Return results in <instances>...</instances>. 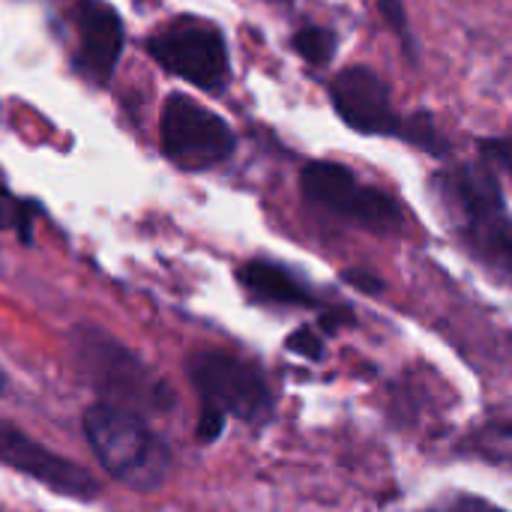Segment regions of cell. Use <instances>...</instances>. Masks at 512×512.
<instances>
[{"label": "cell", "mask_w": 512, "mask_h": 512, "mask_svg": "<svg viewBox=\"0 0 512 512\" xmlns=\"http://www.w3.org/2000/svg\"><path fill=\"white\" fill-rule=\"evenodd\" d=\"M285 345H288V351H294V354H300V357H306V360H321V357H324V342H321V336H318L315 330H309V327L291 333Z\"/></svg>", "instance_id": "14"}, {"label": "cell", "mask_w": 512, "mask_h": 512, "mask_svg": "<svg viewBox=\"0 0 512 512\" xmlns=\"http://www.w3.org/2000/svg\"><path fill=\"white\" fill-rule=\"evenodd\" d=\"M78 24V54L75 66L90 78L105 84L120 60L123 51V21L114 6L102 0H81L75 9Z\"/></svg>", "instance_id": "10"}, {"label": "cell", "mask_w": 512, "mask_h": 512, "mask_svg": "<svg viewBox=\"0 0 512 512\" xmlns=\"http://www.w3.org/2000/svg\"><path fill=\"white\" fill-rule=\"evenodd\" d=\"M225 417L228 414H222L219 408L204 405L201 408V423H198V438L201 441H216L222 435V429H225Z\"/></svg>", "instance_id": "17"}, {"label": "cell", "mask_w": 512, "mask_h": 512, "mask_svg": "<svg viewBox=\"0 0 512 512\" xmlns=\"http://www.w3.org/2000/svg\"><path fill=\"white\" fill-rule=\"evenodd\" d=\"M345 279H348L351 285H357L360 291H378V288H381V282H378V279H369L366 273H345Z\"/></svg>", "instance_id": "19"}, {"label": "cell", "mask_w": 512, "mask_h": 512, "mask_svg": "<svg viewBox=\"0 0 512 512\" xmlns=\"http://www.w3.org/2000/svg\"><path fill=\"white\" fill-rule=\"evenodd\" d=\"M69 342L78 375L102 396V402L129 408L135 414H165L177 405L171 387L111 333L81 324L72 330Z\"/></svg>", "instance_id": "2"}, {"label": "cell", "mask_w": 512, "mask_h": 512, "mask_svg": "<svg viewBox=\"0 0 512 512\" xmlns=\"http://www.w3.org/2000/svg\"><path fill=\"white\" fill-rule=\"evenodd\" d=\"M306 198L366 231L387 234L402 225V207L381 189L366 186L357 174L336 162H309L300 174Z\"/></svg>", "instance_id": "6"}, {"label": "cell", "mask_w": 512, "mask_h": 512, "mask_svg": "<svg viewBox=\"0 0 512 512\" xmlns=\"http://www.w3.org/2000/svg\"><path fill=\"white\" fill-rule=\"evenodd\" d=\"M330 96L339 117L363 135H402L405 129V117H399L390 102V87L366 66L339 72L330 84Z\"/></svg>", "instance_id": "8"}, {"label": "cell", "mask_w": 512, "mask_h": 512, "mask_svg": "<svg viewBox=\"0 0 512 512\" xmlns=\"http://www.w3.org/2000/svg\"><path fill=\"white\" fill-rule=\"evenodd\" d=\"M189 381L201 393V402L210 408H219L222 414H231L249 426H261L273 414V393L264 381V375L225 351H195L186 360Z\"/></svg>", "instance_id": "4"}, {"label": "cell", "mask_w": 512, "mask_h": 512, "mask_svg": "<svg viewBox=\"0 0 512 512\" xmlns=\"http://www.w3.org/2000/svg\"><path fill=\"white\" fill-rule=\"evenodd\" d=\"M84 438L99 465L132 492H156L168 480L171 453L141 414L96 402L84 414Z\"/></svg>", "instance_id": "3"}, {"label": "cell", "mask_w": 512, "mask_h": 512, "mask_svg": "<svg viewBox=\"0 0 512 512\" xmlns=\"http://www.w3.org/2000/svg\"><path fill=\"white\" fill-rule=\"evenodd\" d=\"M0 462L48 486L57 495H69L78 501H93L99 495V483L81 465L45 450L42 444H36L12 426H0Z\"/></svg>", "instance_id": "9"}, {"label": "cell", "mask_w": 512, "mask_h": 512, "mask_svg": "<svg viewBox=\"0 0 512 512\" xmlns=\"http://www.w3.org/2000/svg\"><path fill=\"white\" fill-rule=\"evenodd\" d=\"M429 512H507V510H501V507H495V504H489V501H483V498L456 495V498H450V501H444V504L432 507Z\"/></svg>", "instance_id": "16"}, {"label": "cell", "mask_w": 512, "mask_h": 512, "mask_svg": "<svg viewBox=\"0 0 512 512\" xmlns=\"http://www.w3.org/2000/svg\"><path fill=\"white\" fill-rule=\"evenodd\" d=\"M237 276L255 300L276 303V306H312L315 303L309 288L291 270L273 261H249L246 267H240Z\"/></svg>", "instance_id": "11"}, {"label": "cell", "mask_w": 512, "mask_h": 512, "mask_svg": "<svg viewBox=\"0 0 512 512\" xmlns=\"http://www.w3.org/2000/svg\"><path fill=\"white\" fill-rule=\"evenodd\" d=\"M465 246L512 282V216L504 207L492 165H456L432 180Z\"/></svg>", "instance_id": "1"}, {"label": "cell", "mask_w": 512, "mask_h": 512, "mask_svg": "<svg viewBox=\"0 0 512 512\" xmlns=\"http://www.w3.org/2000/svg\"><path fill=\"white\" fill-rule=\"evenodd\" d=\"M147 51L162 69L201 90L216 93L228 81L225 36L210 21L177 18L147 39Z\"/></svg>", "instance_id": "5"}, {"label": "cell", "mask_w": 512, "mask_h": 512, "mask_svg": "<svg viewBox=\"0 0 512 512\" xmlns=\"http://www.w3.org/2000/svg\"><path fill=\"white\" fill-rule=\"evenodd\" d=\"M381 12L387 15L390 27L405 33V9H402V0H381Z\"/></svg>", "instance_id": "18"}, {"label": "cell", "mask_w": 512, "mask_h": 512, "mask_svg": "<svg viewBox=\"0 0 512 512\" xmlns=\"http://www.w3.org/2000/svg\"><path fill=\"white\" fill-rule=\"evenodd\" d=\"M162 153L183 171H204L234 153L228 123L186 93H171L159 120Z\"/></svg>", "instance_id": "7"}, {"label": "cell", "mask_w": 512, "mask_h": 512, "mask_svg": "<svg viewBox=\"0 0 512 512\" xmlns=\"http://www.w3.org/2000/svg\"><path fill=\"white\" fill-rule=\"evenodd\" d=\"M291 45H294V51H297L303 60H309L312 66H324V63H330L333 54H336V33L327 30V27H303V30L294 33Z\"/></svg>", "instance_id": "12"}, {"label": "cell", "mask_w": 512, "mask_h": 512, "mask_svg": "<svg viewBox=\"0 0 512 512\" xmlns=\"http://www.w3.org/2000/svg\"><path fill=\"white\" fill-rule=\"evenodd\" d=\"M33 204L12 198L6 189H0V231H15L21 243H30V225H33Z\"/></svg>", "instance_id": "13"}, {"label": "cell", "mask_w": 512, "mask_h": 512, "mask_svg": "<svg viewBox=\"0 0 512 512\" xmlns=\"http://www.w3.org/2000/svg\"><path fill=\"white\" fill-rule=\"evenodd\" d=\"M483 156L489 165L501 168L507 177L512 180V135L510 138H492V141H483Z\"/></svg>", "instance_id": "15"}, {"label": "cell", "mask_w": 512, "mask_h": 512, "mask_svg": "<svg viewBox=\"0 0 512 512\" xmlns=\"http://www.w3.org/2000/svg\"><path fill=\"white\" fill-rule=\"evenodd\" d=\"M6 387H9V381H6V372H3V366H0V396L6 393Z\"/></svg>", "instance_id": "20"}]
</instances>
